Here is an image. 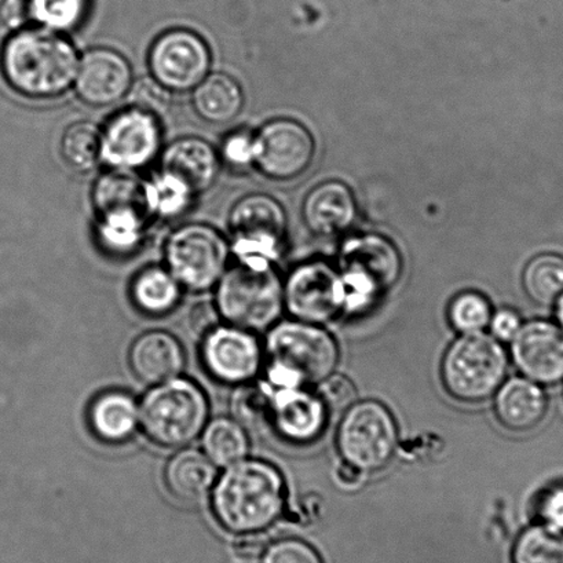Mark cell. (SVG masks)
<instances>
[{
	"instance_id": "obj_12",
	"label": "cell",
	"mask_w": 563,
	"mask_h": 563,
	"mask_svg": "<svg viewBox=\"0 0 563 563\" xmlns=\"http://www.w3.org/2000/svg\"><path fill=\"white\" fill-rule=\"evenodd\" d=\"M162 142L157 113L131 106L113 114L101 130V161L113 169L134 172L155 161Z\"/></svg>"
},
{
	"instance_id": "obj_3",
	"label": "cell",
	"mask_w": 563,
	"mask_h": 563,
	"mask_svg": "<svg viewBox=\"0 0 563 563\" xmlns=\"http://www.w3.org/2000/svg\"><path fill=\"white\" fill-rule=\"evenodd\" d=\"M267 384L273 387L317 386L336 371L335 338L319 324L299 320L276 322L267 332Z\"/></svg>"
},
{
	"instance_id": "obj_24",
	"label": "cell",
	"mask_w": 563,
	"mask_h": 563,
	"mask_svg": "<svg viewBox=\"0 0 563 563\" xmlns=\"http://www.w3.org/2000/svg\"><path fill=\"white\" fill-rule=\"evenodd\" d=\"M355 205L352 192L339 183L317 186L305 203V220L311 231L331 236L352 225Z\"/></svg>"
},
{
	"instance_id": "obj_39",
	"label": "cell",
	"mask_w": 563,
	"mask_h": 563,
	"mask_svg": "<svg viewBox=\"0 0 563 563\" xmlns=\"http://www.w3.org/2000/svg\"><path fill=\"white\" fill-rule=\"evenodd\" d=\"M539 516L543 523L563 530V484L545 490L539 501Z\"/></svg>"
},
{
	"instance_id": "obj_4",
	"label": "cell",
	"mask_w": 563,
	"mask_h": 563,
	"mask_svg": "<svg viewBox=\"0 0 563 563\" xmlns=\"http://www.w3.org/2000/svg\"><path fill=\"white\" fill-rule=\"evenodd\" d=\"M97 234L101 247L112 255H131L144 242L152 214L147 207L145 180L131 172L112 169L92 188Z\"/></svg>"
},
{
	"instance_id": "obj_36",
	"label": "cell",
	"mask_w": 563,
	"mask_h": 563,
	"mask_svg": "<svg viewBox=\"0 0 563 563\" xmlns=\"http://www.w3.org/2000/svg\"><path fill=\"white\" fill-rule=\"evenodd\" d=\"M316 393L325 404L328 411L333 412L346 411L357 398L353 382L346 375L336 374V372L320 382Z\"/></svg>"
},
{
	"instance_id": "obj_27",
	"label": "cell",
	"mask_w": 563,
	"mask_h": 563,
	"mask_svg": "<svg viewBox=\"0 0 563 563\" xmlns=\"http://www.w3.org/2000/svg\"><path fill=\"white\" fill-rule=\"evenodd\" d=\"M131 298L146 314H168L179 303L180 284L167 267L150 266L135 276L131 284Z\"/></svg>"
},
{
	"instance_id": "obj_16",
	"label": "cell",
	"mask_w": 563,
	"mask_h": 563,
	"mask_svg": "<svg viewBox=\"0 0 563 563\" xmlns=\"http://www.w3.org/2000/svg\"><path fill=\"white\" fill-rule=\"evenodd\" d=\"M309 131L294 120H273L255 135L254 164L266 177L292 179L306 172L313 158Z\"/></svg>"
},
{
	"instance_id": "obj_10",
	"label": "cell",
	"mask_w": 563,
	"mask_h": 563,
	"mask_svg": "<svg viewBox=\"0 0 563 563\" xmlns=\"http://www.w3.org/2000/svg\"><path fill=\"white\" fill-rule=\"evenodd\" d=\"M347 311L368 308L400 280L401 258L395 245L378 236L350 240L342 251Z\"/></svg>"
},
{
	"instance_id": "obj_37",
	"label": "cell",
	"mask_w": 563,
	"mask_h": 563,
	"mask_svg": "<svg viewBox=\"0 0 563 563\" xmlns=\"http://www.w3.org/2000/svg\"><path fill=\"white\" fill-rule=\"evenodd\" d=\"M264 563H324L313 547L298 539L278 540L267 547Z\"/></svg>"
},
{
	"instance_id": "obj_7",
	"label": "cell",
	"mask_w": 563,
	"mask_h": 563,
	"mask_svg": "<svg viewBox=\"0 0 563 563\" xmlns=\"http://www.w3.org/2000/svg\"><path fill=\"white\" fill-rule=\"evenodd\" d=\"M216 306L222 319L251 332L271 330L283 314L284 287L272 265L239 264L218 283Z\"/></svg>"
},
{
	"instance_id": "obj_29",
	"label": "cell",
	"mask_w": 563,
	"mask_h": 563,
	"mask_svg": "<svg viewBox=\"0 0 563 563\" xmlns=\"http://www.w3.org/2000/svg\"><path fill=\"white\" fill-rule=\"evenodd\" d=\"M24 4L29 23L67 34L85 23L90 0H24Z\"/></svg>"
},
{
	"instance_id": "obj_28",
	"label": "cell",
	"mask_w": 563,
	"mask_h": 563,
	"mask_svg": "<svg viewBox=\"0 0 563 563\" xmlns=\"http://www.w3.org/2000/svg\"><path fill=\"white\" fill-rule=\"evenodd\" d=\"M203 448L216 466L229 467L247 457L250 439L236 419L218 418L203 430Z\"/></svg>"
},
{
	"instance_id": "obj_34",
	"label": "cell",
	"mask_w": 563,
	"mask_h": 563,
	"mask_svg": "<svg viewBox=\"0 0 563 563\" xmlns=\"http://www.w3.org/2000/svg\"><path fill=\"white\" fill-rule=\"evenodd\" d=\"M272 386L269 384L240 385L232 397V412L240 424L260 428L269 424L272 407Z\"/></svg>"
},
{
	"instance_id": "obj_44",
	"label": "cell",
	"mask_w": 563,
	"mask_h": 563,
	"mask_svg": "<svg viewBox=\"0 0 563 563\" xmlns=\"http://www.w3.org/2000/svg\"><path fill=\"white\" fill-rule=\"evenodd\" d=\"M556 319L563 330V295L556 300Z\"/></svg>"
},
{
	"instance_id": "obj_18",
	"label": "cell",
	"mask_w": 563,
	"mask_h": 563,
	"mask_svg": "<svg viewBox=\"0 0 563 563\" xmlns=\"http://www.w3.org/2000/svg\"><path fill=\"white\" fill-rule=\"evenodd\" d=\"M129 59L112 48L97 47L79 59L75 89L81 101L96 108L111 107L133 89Z\"/></svg>"
},
{
	"instance_id": "obj_15",
	"label": "cell",
	"mask_w": 563,
	"mask_h": 563,
	"mask_svg": "<svg viewBox=\"0 0 563 563\" xmlns=\"http://www.w3.org/2000/svg\"><path fill=\"white\" fill-rule=\"evenodd\" d=\"M201 360L212 378L240 386L258 375L264 349L253 332L234 325H218L203 338Z\"/></svg>"
},
{
	"instance_id": "obj_20",
	"label": "cell",
	"mask_w": 563,
	"mask_h": 563,
	"mask_svg": "<svg viewBox=\"0 0 563 563\" xmlns=\"http://www.w3.org/2000/svg\"><path fill=\"white\" fill-rule=\"evenodd\" d=\"M221 157L216 147L198 136H185L169 144L161 162L162 172L183 180L198 196L216 184Z\"/></svg>"
},
{
	"instance_id": "obj_9",
	"label": "cell",
	"mask_w": 563,
	"mask_h": 563,
	"mask_svg": "<svg viewBox=\"0 0 563 563\" xmlns=\"http://www.w3.org/2000/svg\"><path fill=\"white\" fill-rule=\"evenodd\" d=\"M231 245L216 228L188 223L177 229L166 243L167 269L189 291H209L227 272Z\"/></svg>"
},
{
	"instance_id": "obj_19",
	"label": "cell",
	"mask_w": 563,
	"mask_h": 563,
	"mask_svg": "<svg viewBox=\"0 0 563 563\" xmlns=\"http://www.w3.org/2000/svg\"><path fill=\"white\" fill-rule=\"evenodd\" d=\"M269 426L291 444H311L324 433L328 409L308 387H273Z\"/></svg>"
},
{
	"instance_id": "obj_26",
	"label": "cell",
	"mask_w": 563,
	"mask_h": 563,
	"mask_svg": "<svg viewBox=\"0 0 563 563\" xmlns=\"http://www.w3.org/2000/svg\"><path fill=\"white\" fill-rule=\"evenodd\" d=\"M196 113L211 124H227L236 119L244 107V91L233 76L209 74L194 89Z\"/></svg>"
},
{
	"instance_id": "obj_21",
	"label": "cell",
	"mask_w": 563,
	"mask_h": 563,
	"mask_svg": "<svg viewBox=\"0 0 563 563\" xmlns=\"http://www.w3.org/2000/svg\"><path fill=\"white\" fill-rule=\"evenodd\" d=\"M130 365L136 378L146 385L178 378L185 366L183 344L168 332L142 333L130 349Z\"/></svg>"
},
{
	"instance_id": "obj_22",
	"label": "cell",
	"mask_w": 563,
	"mask_h": 563,
	"mask_svg": "<svg viewBox=\"0 0 563 563\" xmlns=\"http://www.w3.org/2000/svg\"><path fill=\"white\" fill-rule=\"evenodd\" d=\"M549 411V398L541 385L517 376L506 379L495 395L497 420L511 431H530L543 422Z\"/></svg>"
},
{
	"instance_id": "obj_1",
	"label": "cell",
	"mask_w": 563,
	"mask_h": 563,
	"mask_svg": "<svg viewBox=\"0 0 563 563\" xmlns=\"http://www.w3.org/2000/svg\"><path fill=\"white\" fill-rule=\"evenodd\" d=\"M79 54L62 32L32 26L9 37L0 65L14 91L31 100L62 97L75 84Z\"/></svg>"
},
{
	"instance_id": "obj_42",
	"label": "cell",
	"mask_w": 563,
	"mask_h": 563,
	"mask_svg": "<svg viewBox=\"0 0 563 563\" xmlns=\"http://www.w3.org/2000/svg\"><path fill=\"white\" fill-rule=\"evenodd\" d=\"M267 547L264 538L261 533H247L242 534V538L238 540L234 550L240 558L245 561H253L265 554Z\"/></svg>"
},
{
	"instance_id": "obj_25",
	"label": "cell",
	"mask_w": 563,
	"mask_h": 563,
	"mask_svg": "<svg viewBox=\"0 0 563 563\" xmlns=\"http://www.w3.org/2000/svg\"><path fill=\"white\" fill-rule=\"evenodd\" d=\"M89 418L98 439L122 444L139 429L140 407L128 393L107 391L92 401Z\"/></svg>"
},
{
	"instance_id": "obj_30",
	"label": "cell",
	"mask_w": 563,
	"mask_h": 563,
	"mask_svg": "<svg viewBox=\"0 0 563 563\" xmlns=\"http://www.w3.org/2000/svg\"><path fill=\"white\" fill-rule=\"evenodd\" d=\"M523 288L538 305L556 303L563 295V256L541 254L530 261L523 272Z\"/></svg>"
},
{
	"instance_id": "obj_33",
	"label": "cell",
	"mask_w": 563,
	"mask_h": 563,
	"mask_svg": "<svg viewBox=\"0 0 563 563\" xmlns=\"http://www.w3.org/2000/svg\"><path fill=\"white\" fill-rule=\"evenodd\" d=\"M512 563H563V530L545 523L522 530L514 544Z\"/></svg>"
},
{
	"instance_id": "obj_2",
	"label": "cell",
	"mask_w": 563,
	"mask_h": 563,
	"mask_svg": "<svg viewBox=\"0 0 563 563\" xmlns=\"http://www.w3.org/2000/svg\"><path fill=\"white\" fill-rule=\"evenodd\" d=\"M284 506L286 481L280 470L261 459L232 464L212 488V512L232 533L264 532L282 516Z\"/></svg>"
},
{
	"instance_id": "obj_38",
	"label": "cell",
	"mask_w": 563,
	"mask_h": 563,
	"mask_svg": "<svg viewBox=\"0 0 563 563\" xmlns=\"http://www.w3.org/2000/svg\"><path fill=\"white\" fill-rule=\"evenodd\" d=\"M221 162H225L233 168H247L253 166L255 158V135L247 131H234L223 141Z\"/></svg>"
},
{
	"instance_id": "obj_8",
	"label": "cell",
	"mask_w": 563,
	"mask_h": 563,
	"mask_svg": "<svg viewBox=\"0 0 563 563\" xmlns=\"http://www.w3.org/2000/svg\"><path fill=\"white\" fill-rule=\"evenodd\" d=\"M398 441L396 419L379 401H355L339 423L336 446L342 461L365 475L389 466Z\"/></svg>"
},
{
	"instance_id": "obj_43",
	"label": "cell",
	"mask_w": 563,
	"mask_h": 563,
	"mask_svg": "<svg viewBox=\"0 0 563 563\" xmlns=\"http://www.w3.org/2000/svg\"><path fill=\"white\" fill-rule=\"evenodd\" d=\"M343 466L336 472V481L338 484L342 486V488H354L361 483V479L364 478V473L358 472L357 468L349 466L346 463H342Z\"/></svg>"
},
{
	"instance_id": "obj_14",
	"label": "cell",
	"mask_w": 563,
	"mask_h": 563,
	"mask_svg": "<svg viewBox=\"0 0 563 563\" xmlns=\"http://www.w3.org/2000/svg\"><path fill=\"white\" fill-rule=\"evenodd\" d=\"M284 306L295 320L325 324L347 311L341 273L316 262L297 267L284 287Z\"/></svg>"
},
{
	"instance_id": "obj_31",
	"label": "cell",
	"mask_w": 563,
	"mask_h": 563,
	"mask_svg": "<svg viewBox=\"0 0 563 563\" xmlns=\"http://www.w3.org/2000/svg\"><path fill=\"white\" fill-rule=\"evenodd\" d=\"M147 207L152 217L175 218L184 214L195 199L192 190L174 175L158 169L145 180Z\"/></svg>"
},
{
	"instance_id": "obj_41",
	"label": "cell",
	"mask_w": 563,
	"mask_h": 563,
	"mask_svg": "<svg viewBox=\"0 0 563 563\" xmlns=\"http://www.w3.org/2000/svg\"><path fill=\"white\" fill-rule=\"evenodd\" d=\"M220 311L211 302H199L190 309L189 328L194 335L203 339L207 333L214 330L220 321Z\"/></svg>"
},
{
	"instance_id": "obj_40",
	"label": "cell",
	"mask_w": 563,
	"mask_h": 563,
	"mask_svg": "<svg viewBox=\"0 0 563 563\" xmlns=\"http://www.w3.org/2000/svg\"><path fill=\"white\" fill-rule=\"evenodd\" d=\"M522 327L521 317L512 309L494 311L489 322L490 335L501 343H510Z\"/></svg>"
},
{
	"instance_id": "obj_32",
	"label": "cell",
	"mask_w": 563,
	"mask_h": 563,
	"mask_svg": "<svg viewBox=\"0 0 563 563\" xmlns=\"http://www.w3.org/2000/svg\"><path fill=\"white\" fill-rule=\"evenodd\" d=\"M62 155L75 172H91L101 162V130L86 120L68 125L62 139Z\"/></svg>"
},
{
	"instance_id": "obj_6",
	"label": "cell",
	"mask_w": 563,
	"mask_h": 563,
	"mask_svg": "<svg viewBox=\"0 0 563 563\" xmlns=\"http://www.w3.org/2000/svg\"><path fill=\"white\" fill-rule=\"evenodd\" d=\"M209 400L194 380L174 378L146 393L140 424L147 439L164 448H183L203 433Z\"/></svg>"
},
{
	"instance_id": "obj_23",
	"label": "cell",
	"mask_w": 563,
	"mask_h": 563,
	"mask_svg": "<svg viewBox=\"0 0 563 563\" xmlns=\"http://www.w3.org/2000/svg\"><path fill=\"white\" fill-rule=\"evenodd\" d=\"M164 481L177 499L198 501L214 488L217 466L203 452L183 450L169 459Z\"/></svg>"
},
{
	"instance_id": "obj_11",
	"label": "cell",
	"mask_w": 563,
	"mask_h": 563,
	"mask_svg": "<svg viewBox=\"0 0 563 563\" xmlns=\"http://www.w3.org/2000/svg\"><path fill=\"white\" fill-rule=\"evenodd\" d=\"M229 225L231 250L240 264L272 265L286 232V214L271 196L250 195L234 205Z\"/></svg>"
},
{
	"instance_id": "obj_13",
	"label": "cell",
	"mask_w": 563,
	"mask_h": 563,
	"mask_svg": "<svg viewBox=\"0 0 563 563\" xmlns=\"http://www.w3.org/2000/svg\"><path fill=\"white\" fill-rule=\"evenodd\" d=\"M211 62L203 37L185 29L163 32L147 54L152 80L169 92L194 90L210 74Z\"/></svg>"
},
{
	"instance_id": "obj_17",
	"label": "cell",
	"mask_w": 563,
	"mask_h": 563,
	"mask_svg": "<svg viewBox=\"0 0 563 563\" xmlns=\"http://www.w3.org/2000/svg\"><path fill=\"white\" fill-rule=\"evenodd\" d=\"M510 360L525 378L539 385L563 380V330L554 322L522 324L510 342Z\"/></svg>"
},
{
	"instance_id": "obj_35",
	"label": "cell",
	"mask_w": 563,
	"mask_h": 563,
	"mask_svg": "<svg viewBox=\"0 0 563 563\" xmlns=\"http://www.w3.org/2000/svg\"><path fill=\"white\" fill-rule=\"evenodd\" d=\"M494 314L488 298L474 291L459 294L452 299L450 309H448V319H450L453 330L459 333L483 332L489 327Z\"/></svg>"
},
{
	"instance_id": "obj_5",
	"label": "cell",
	"mask_w": 563,
	"mask_h": 563,
	"mask_svg": "<svg viewBox=\"0 0 563 563\" xmlns=\"http://www.w3.org/2000/svg\"><path fill=\"white\" fill-rule=\"evenodd\" d=\"M510 354L490 333H462L446 349L441 379L455 400L479 404L496 395L505 384Z\"/></svg>"
}]
</instances>
